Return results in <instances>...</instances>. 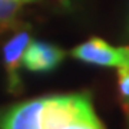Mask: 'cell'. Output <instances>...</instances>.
<instances>
[{"label": "cell", "instance_id": "1", "mask_svg": "<svg viewBox=\"0 0 129 129\" xmlns=\"http://www.w3.org/2000/svg\"><path fill=\"white\" fill-rule=\"evenodd\" d=\"M95 115L96 113L89 93L46 96L43 111V129H57Z\"/></svg>", "mask_w": 129, "mask_h": 129}, {"label": "cell", "instance_id": "2", "mask_svg": "<svg viewBox=\"0 0 129 129\" xmlns=\"http://www.w3.org/2000/svg\"><path fill=\"white\" fill-rule=\"evenodd\" d=\"M72 57L89 64L103 68H129V47L112 46L99 37H90L89 40L70 50Z\"/></svg>", "mask_w": 129, "mask_h": 129}, {"label": "cell", "instance_id": "3", "mask_svg": "<svg viewBox=\"0 0 129 129\" xmlns=\"http://www.w3.org/2000/svg\"><path fill=\"white\" fill-rule=\"evenodd\" d=\"M46 98L20 102L0 111V129H43Z\"/></svg>", "mask_w": 129, "mask_h": 129}, {"label": "cell", "instance_id": "4", "mask_svg": "<svg viewBox=\"0 0 129 129\" xmlns=\"http://www.w3.org/2000/svg\"><path fill=\"white\" fill-rule=\"evenodd\" d=\"M32 40L27 29L14 30L13 36L5 43L3 46V63L7 76V90L12 93H19L22 90V80H20V66L27 45Z\"/></svg>", "mask_w": 129, "mask_h": 129}, {"label": "cell", "instance_id": "5", "mask_svg": "<svg viewBox=\"0 0 129 129\" xmlns=\"http://www.w3.org/2000/svg\"><path fill=\"white\" fill-rule=\"evenodd\" d=\"M64 50L56 45L40 40H30L23 55L22 64L24 69L37 73L52 72L64 59Z\"/></svg>", "mask_w": 129, "mask_h": 129}, {"label": "cell", "instance_id": "6", "mask_svg": "<svg viewBox=\"0 0 129 129\" xmlns=\"http://www.w3.org/2000/svg\"><path fill=\"white\" fill-rule=\"evenodd\" d=\"M20 9L22 3L19 0H0V35L24 27L17 19Z\"/></svg>", "mask_w": 129, "mask_h": 129}, {"label": "cell", "instance_id": "7", "mask_svg": "<svg viewBox=\"0 0 129 129\" xmlns=\"http://www.w3.org/2000/svg\"><path fill=\"white\" fill-rule=\"evenodd\" d=\"M118 90L122 103L129 113V68L118 69Z\"/></svg>", "mask_w": 129, "mask_h": 129}, {"label": "cell", "instance_id": "8", "mask_svg": "<svg viewBox=\"0 0 129 129\" xmlns=\"http://www.w3.org/2000/svg\"><path fill=\"white\" fill-rule=\"evenodd\" d=\"M57 129H103V126H102L98 115H95V116H90V118H85V119L72 122V123Z\"/></svg>", "mask_w": 129, "mask_h": 129}, {"label": "cell", "instance_id": "9", "mask_svg": "<svg viewBox=\"0 0 129 129\" xmlns=\"http://www.w3.org/2000/svg\"><path fill=\"white\" fill-rule=\"evenodd\" d=\"M60 3V6L62 7H64V9H70L72 7V0H57Z\"/></svg>", "mask_w": 129, "mask_h": 129}, {"label": "cell", "instance_id": "10", "mask_svg": "<svg viewBox=\"0 0 129 129\" xmlns=\"http://www.w3.org/2000/svg\"><path fill=\"white\" fill-rule=\"evenodd\" d=\"M20 3H33V2H37V0H19Z\"/></svg>", "mask_w": 129, "mask_h": 129}, {"label": "cell", "instance_id": "11", "mask_svg": "<svg viewBox=\"0 0 129 129\" xmlns=\"http://www.w3.org/2000/svg\"><path fill=\"white\" fill-rule=\"evenodd\" d=\"M128 26H129V22H128Z\"/></svg>", "mask_w": 129, "mask_h": 129}]
</instances>
